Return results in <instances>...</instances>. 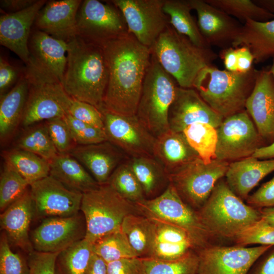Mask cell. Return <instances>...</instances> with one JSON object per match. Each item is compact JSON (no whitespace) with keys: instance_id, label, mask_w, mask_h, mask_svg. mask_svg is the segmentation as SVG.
Instances as JSON below:
<instances>
[{"instance_id":"cell-1","label":"cell","mask_w":274,"mask_h":274,"mask_svg":"<svg viewBox=\"0 0 274 274\" xmlns=\"http://www.w3.org/2000/svg\"><path fill=\"white\" fill-rule=\"evenodd\" d=\"M100 46L108 72L102 107L117 114L136 115L144 79L150 63L151 49L129 33Z\"/></svg>"},{"instance_id":"cell-2","label":"cell","mask_w":274,"mask_h":274,"mask_svg":"<svg viewBox=\"0 0 274 274\" xmlns=\"http://www.w3.org/2000/svg\"><path fill=\"white\" fill-rule=\"evenodd\" d=\"M67 43V62L61 83L73 99L98 109L103 105L108 72L102 47L76 36Z\"/></svg>"},{"instance_id":"cell-3","label":"cell","mask_w":274,"mask_h":274,"mask_svg":"<svg viewBox=\"0 0 274 274\" xmlns=\"http://www.w3.org/2000/svg\"><path fill=\"white\" fill-rule=\"evenodd\" d=\"M257 70L241 73L211 65L202 69L193 85L201 98L224 118L245 110L254 88Z\"/></svg>"},{"instance_id":"cell-4","label":"cell","mask_w":274,"mask_h":274,"mask_svg":"<svg viewBox=\"0 0 274 274\" xmlns=\"http://www.w3.org/2000/svg\"><path fill=\"white\" fill-rule=\"evenodd\" d=\"M162 68L184 88H193L194 81L203 68L212 65L218 56L211 48H201L170 25L151 48Z\"/></svg>"},{"instance_id":"cell-5","label":"cell","mask_w":274,"mask_h":274,"mask_svg":"<svg viewBox=\"0 0 274 274\" xmlns=\"http://www.w3.org/2000/svg\"><path fill=\"white\" fill-rule=\"evenodd\" d=\"M196 211L214 238L233 239L261 219L259 210L245 203L223 178L216 183L208 199Z\"/></svg>"},{"instance_id":"cell-6","label":"cell","mask_w":274,"mask_h":274,"mask_svg":"<svg viewBox=\"0 0 274 274\" xmlns=\"http://www.w3.org/2000/svg\"><path fill=\"white\" fill-rule=\"evenodd\" d=\"M24 71L28 81V92L21 126L26 128L43 121L64 116L72 98L60 81L30 59Z\"/></svg>"},{"instance_id":"cell-7","label":"cell","mask_w":274,"mask_h":274,"mask_svg":"<svg viewBox=\"0 0 274 274\" xmlns=\"http://www.w3.org/2000/svg\"><path fill=\"white\" fill-rule=\"evenodd\" d=\"M177 84L152 53L136 116L155 138L169 129L168 114L175 96Z\"/></svg>"},{"instance_id":"cell-8","label":"cell","mask_w":274,"mask_h":274,"mask_svg":"<svg viewBox=\"0 0 274 274\" xmlns=\"http://www.w3.org/2000/svg\"><path fill=\"white\" fill-rule=\"evenodd\" d=\"M80 211L86 222L85 238L92 244L120 229L126 216L138 213L134 204L122 197L108 183L83 193Z\"/></svg>"},{"instance_id":"cell-9","label":"cell","mask_w":274,"mask_h":274,"mask_svg":"<svg viewBox=\"0 0 274 274\" xmlns=\"http://www.w3.org/2000/svg\"><path fill=\"white\" fill-rule=\"evenodd\" d=\"M138 213L174 225L185 230L197 251L215 239L200 219L197 211L186 204L169 184L159 195L134 203Z\"/></svg>"},{"instance_id":"cell-10","label":"cell","mask_w":274,"mask_h":274,"mask_svg":"<svg viewBox=\"0 0 274 274\" xmlns=\"http://www.w3.org/2000/svg\"><path fill=\"white\" fill-rule=\"evenodd\" d=\"M229 163L216 158L206 163L197 157L170 174V184L186 204L197 211L225 177Z\"/></svg>"},{"instance_id":"cell-11","label":"cell","mask_w":274,"mask_h":274,"mask_svg":"<svg viewBox=\"0 0 274 274\" xmlns=\"http://www.w3.org/2000/svg\"><path fill=\"white\" fill-rule=\"evenodd\" d=\"M128 33L123 15L110 1H82L77 15V36L101 45Z\"/></svg>"},{"instance_id":"cell-12","label":"cell","mask_w":274,"mask_h":274,"mask_svg":"<svg viewBox=\"0 0 274 274\" xmlns=\"http://www.w3.org/2000/svg\"><path fill=\"white\" fill-rule=\"evenodd\" d=\"M216 158L228 162L253 155L263 140L246 110L224 118L217 128Z\"/></svg>"},{"instance_id":"cell-13","label":"cell","mask_w":274,"mask_h":274,"mask_svg":"<svg viewBox=\"0 0 274 274\" xmlns=\"http://www.w3.org/2000/svg\"><path fill=\"white\" fill-rule=\"evenodd\" d=\"M120 11L129 33L141 44L151 48L169 25V18L163 11L164 0H113Z\"/></svg>"},{"instance_id":"cell-14","label":"cell","mask_w":274,"mask_h":274,"mask_svg":"<svg viewBox=\"0 0 274 274\" xmlns=\"http://www.w3.org/2000/svg\"><path fill=\"white\" fill-rule=\"evenodd\" d=\"M104 130L107 141L128 158L153 156L155 138L143 126L136 115L116 113L101 107Z\"/></svg>"},{"instance_id":"cell-15","label":"cell","mask_w":274,"mask_h":274,"mask_svg":"<svg viewBox=\"0 0 274 274\" xmlns=\"http://www.w3.org/2000/svg\"><path fill=\"white\" fill-rule=\"evenodd\" d=\"M272 247L210 244L197 252L198 274H248L257 260Z\"/></svg>"},{"instance_id":"cell-16","label":"cell","mask_w":274,"mask_h":274,"mask_svg":"<svg viewBox=\"0 0 274 274\" xmlns=\"http://www.w3.org/2000/svg\"><path fill=\"white\" fill-rule=\"evenodd\" d=\"M29 189L37 217H70L81 211L83 193L67 188L50 175L31 184Z\"/></svg>"},{"instance_id":"cell-17","label":"cell","mask_w":274,"mask_h":274,"mask_svg":"<svg viewBox=\"0 0 274 274\" xmlns=\"http://www.w3.org/2000/svg\"><path fill=\"white\" fill-rule=\"evenodd\" d=\"M86 232L85 220L80 211L70 217L44 219L32 231L30 240L35 251L60 252L85 238Z\"/></svg>"},{"instance_id":"cell-18","label":"cell","mask_w":274,"mask_h":274,"mask_svg":"<svg viewBox=\"0 0 274 274\" xmlns=\"http://www.w3.org/2000/svg\"><path fill=\"white\" fill-rule=\"evenodd\" d=\"M223 119L195 89L177 87L175 96L168 114L170 130L183 132L188 126L199 122L209 123L217 128Z\"/></svg>"},{"instance_id":"cell-19","label":"cell","mask_w":274,"mask_h":274,"mask_svg":"<svg viewBox=\"0 0 274 274\" xmlns=\"http://www.w3.org/2000/svg\"><path fill=\"white\" fill-rule=\"evenodd\" d=\"M245 110L263 141L270 144L274 142V76L269 69L257 70Z\"/></svg>"},{"instance_id":"cell-20","label":"cell","mask_w":274,"mask_h":274,"mask_svg":"<svg viewBox=\"0 0 274 274\" xmlns=\"http://www.w3.org/2000/svg\"><path fill=\"white\" fill-rule=\"evenodd\" d=\"M197 16V25L208 45L222 49L232 44L242 25L232 17L215 8L206 0H189Z\"/></svg>"},{"instance_id":"cell-21","label":"cell","mask_w":274,"mask_h":274,"mask_svg":"<svg viewBox=\"0 0 274 274\" xmlns=\"http://www.w3.org/2000/svg\"><path fill=\"white\" fill-rule=\"evenodd\" d=\"M45 0H38L30 7L0 17V43L15 53L25 64L30 60L28 41L31 28Z\"/></svg>"},{"instance_id":"cell-22","label":"cell","mask_w":274,"mask_h":274,"mask_svg":"<svg viewBox=\"0 0 274 274\" xmlns=\"http://www.w3.org/2000/svg\"><path fill=\"white\" fill-rule=\"evenodd\" d=\"M82 1H50L39 12L36 28L68 42L77 36V15Z\"/></svg>"},{"instance_id":"cell-23","label":"cell","mask_w":274,"mask_h":274,"mask_svg":"<svg viewBox=\"0 0 274 274\" xmlns=\"http://www.w3.org/2000/svg\"><path fill=\"white\" fill-rule=\"evenodd\" d=\"M34 216V203L29 188L0 216L1 230L6 235L10 244L27 254L34 250L29 235L30 225Z\"/></svg>"},{"instance_id":"cell-24","label":"cell","mask_w":274,"mask_h":274,"mask_svg":"<svg viewBox=\"0 0 274 274\" xmlns=\"http://www.w3.org/2000/svg\"><path fill=\"white\" fill-rule=\"evenodd\" d=\"M70 154L85 167L99 185L107 183L114 170L127 157L108 141L77 145Z\"/></svg>"},{"instance_id":"cell-25","label":"cell","mask_w":274,"mask_h":274,"mask_svg":"<svg viewBox=\"0 0 274 274\" xmlns=\"http://www.w3.org/2000/svg\"><path fill=\"white\" fill-rule=\"evenodd\" d=\"M67 43L36 28L28 41L30 59L62 83L65 73Z\"/></svg>"},{"instance_id":"cell-26","label":"cell","mask_w":274,"mask_h":274,"mask_svg":"<svg viewBox=\"0 0 274 274\" xmlns=\"http://www.w3.org/2000/svg\"><path fill=\"white\" fill-rule=\"evenodd\" d=\"M274 171V158L259 159L252 156L229 163L225 180L230 190L246 200L251 191Z\"/></svg>"},{"instance_id":"cell-27","label":"cell","mask_w":274,"mask_h":274,"mask_svg":"<svg viewBox=\"0 0 274 274\" xmlns=\"http://www.w3.org/2000/svg\"><path fill=\"white\" fill-rule=\"evenodd\" d=\"M152 219L155 224V233L149 258L172 260L191 251H197L194 243L185 230L160 220Z\"/></svg>"},{"instance_id":"cell-28","label":"cell","mask_w":274,"mask_h":274,"mask_svg":"<svg viewBox=\"0 0 274 274\" xmlns=\"http://www.w3.org/2000/svg\"><path fill=\"white\" fill-rule=\"evenodd\" d=\"M153 156L169 175L199 157L188 144L183 132L170 129L156 138Z\"/></svg>"},{"instance_id":"cell-29","label":"cell","mask_w":274,"mask_h":274,"mask_svg":"<svg viewBox=\"0 0 274 274\" xmlns=\"http://www.w3.org/2000/svg\"><path fill=\"white\" fill-rule=\"evenodd\" d=\"M246 47L252 53L256 63L274 57V19L258 22L247 20L232 44V47Z\"/></svg>"},{"instance_id":"cell-30","label":"cell","mask_w":274,"mask_h":274,"mask_svg":"<svg viewBox=\"0 0 274 274\" xmlns=\"http://www.w3.org/2000/svg\"><path fill=\"white\" fill-rule=\"evenodd\" d=\"M28 92V81L24 70L16 84L1 97L0 139L4 143L21 125Z\"/></svg>"},{"instance_id":"cell-31","label":"cell","mask_w":274,"mask_h":274,"mask_svg":"<svg viewBox=\"0 0 274 274\" xmlns=\"http://www.w3.org/2000/svg\"><path fill=\"white\" fill-rule=\"evenodd\" d=\"M49 162V175L72 190L84 193L99 185L85 167L70 154H58Z\"/></svg>"},{"instance_id":"cell-32","label":"cell","mask_w":274,"mask_h":274,"mask_svg":"<svg viewBox=\"0 0 274 274\" xmlns=\"http://www.w3.org/2000/svg\"><path fill=\"white\" fill-rule=\"evenodd\" d=\"M127 161L141 185L146 199L159 195L170 184L168 173L153 156L128 158Z\"/></svg>"},{"instance_id":"cell-33","label":"cell","mask_w":274,"mask_h":274,"mask_svg":"<svg viewBox=\"0 0 274 274\" xmlns=\"http://www.w3.org/2000/svg\"><path fill=\"white\" fill-rule=\"evenodd\" d=\"M121 229L138 257H150L155 233L152 219L139 213L130 214L123 219Z\"/></svg>"},{"instance_id":"cell-34","label":"cell","mask_w":274,"mask_h":274,"mask_svg":"<svg viewBox=\"0 0 274 274\" xmlns=\"http://www.w3.org/2000/svg\"><path fill=\"white\" fill-rule=\"evenodd\" d=\"M163 11L169 18V24L179 33L187 37L201 48H211L202 37L197 23L191 15L189 0H164Z\"/></svg>"},{"instance_id":"cell-35","label":"cell","mask_w":274,"mask_h":274,"mask_svg":"<svg viewBox=\"0 0 274 274\" xmlns=\"http://www.w3.org/2000/svg\"><path fill=\"white\" fill-rule=\"evenodd\" d=\"M2 157L5 164L25 179L30 185L49 175V162L31 152L14 148L4 151Z\"/></svg>"},{"instance_id":"cell-36","label":"cell","mask_w":274,"mask_h":274,"mask_svg":"<svg viewBox=\"0 0 274 274\" xmlns=\"http://www.w3.org/2000/svg\"><path fill=\"white\" fill-rule=\"evenodd\" d=\"M93 253V244L85 238L75 243L58 253L56 274H86Z\"/></svg>"},{"instance_id":"cell-37","label":"cell","mask_w":274,"mask_h":274,"mask_svg":"<svg viewBox=\"0 0 274 274\" xmlns=\"http://www.w3.org/2000/svg\"><path fill=\"white\" fill-rule=\"evenodd\" d=\"M183 133L189 145L206 163L216 159L217 128L209 123H196L186 127Z\"/></svg>"},{"instance_id":"cell-38","label":"cell","mask_w":274,"mask_h":274,"mask_svg":"<svg viewBox=\"0 0 274 274\" xmlns=\"http://www.w3.org/2000/svg\"><path fill=\"white\" fill-rule=\"evenodd\" d=\"M26 128L17 140L15 148L31 152L48 161L58 154L44 123Z\"/></svg>"},{"instance_id":"cell-39","label":"cell","mask_w":274,"mask_h":274,"mask_svg":"<svg viewBox=\"0 0 274 274\" xmlns=\"http://www.w3.org/2000/svg\"><path fill=\"white\" fill-rule=\"evenodd\" d=\"M142 258L144 274H198L199 260L195 251L172 260Z\"/></svg>"},{"instance_id":"cell-40","label":"cell","mask_w":274,"mask_h":274,"mask_svg":"<svg viewBox=\"0 0 274 274\" xmlns=\"http://www.w3.org/2000/svg\"><path fill=\"white\" fill-rule=\"evenodd\" d=\"M92 244L93 253L107 263L123 258L138 257L121 228L104 235Z\"/></svg>"},{"instance_id":"cell-41","label":"cell","mask_w":274,"mask_h":274,"mask_svg":"<svg viewBox=\"0 0 274 274\" xmlns=\"http://www.w3.org/2000/svg\"><path fill=\"white\" fill-rule=\"evenodd\" d=\"M211 6L243 22L248 20L266 22L274 15L256 5L252 0H206Z\"/></svg>"},{"instance_id":"cell-42","label":"cell","mask_w":274,"mask_h":274,"mask_svg":"<svg viewBox=\"0 0 274 274\" xmlns=\"http://www.w3.org/2000/svg\"><path fill=\"white\" fill-rule=\"evenodd\" d=\"M107 183L122 197L133 203L146 198L127 159L117 167Z\"/></svg>"},{"instance_id":"cell-43","label":"cell","mask_w":274,"mask_h":274,"mask_svg":"<svg viewBox=\"0 0 274 274\" xmlns=\"http://www.w3.org/2000/svg\"><path fill=\"white\" fill-rule=\"evenodd\" d=\"M29 184L17 172L4 164L0 176V211L3 212L20 198Z\"/></svg>"},{"instance_id":"cell-44","label":"cell","mask_w":274,"mask_h":274,"mask_svg":"<svg viewBox=\"0 0 274 274\" xmlns=\"http://www.w3.org/2000/svg\"><path fill=\"white\" fill-rule=\"evenodd\" d=\"M235 245L246 247L250 245L274 246V223L261 218L240 232L233 239Z\"/></svg>"},{"instance_id":"cell-45","label":"cell","mask_w":274,"mask_h":274,"mask_svg":"<svg viewBox=\"0 0 274 274\" xmlns=\"http://www.w3.org/2000/svg\"><path fill=\"white\" fill-rule=\"evenodd\" d=\"M63 117L77 145H87L107 141L103 129L78 120L68 114Z\"/></svg>"},{"instance_id":"cell-46","label":"cell","mask_w":274,"mask_h":274,"mask_svg":"<svg viewBox=\"0 0 274 274\" xmlns=\"http://www.w3.org/2000/svg\"><path fill=\"white\" fill-rule=\"evenodd\" d=\"M58 154H70L77 146L64 117H57L44 122Z\"/></svg>"},{"instance_id":"cell-47","label":"cell","mask_w":274,"mask_h":274,"mask_svg":"<svg viewBox=\"0 0 274 274\" xmlns=\"http://www.w3.org/2000/svg\"><path fill=\"white\" fill-rule=\"evenodd\" d=\"M27 260L11 250L5 233L0 238V274H28Z\"/></svg>"},{"instance_id":"cell-48","label":"cell","mask_w":274,"mask_h":274,"mask_svg":"<svg viewBox=\"0 0 274 274\" xmlns=\"http://www.w3.org/2000/svg\"><path fill=\"white\" fill-rule=\"evenodd\" d=\"M67 114L78 120L104 129L101 113L90 104L72 99Z\"/></svg>"},{"instance_id":"cell-49","label":"cell","mask_w":274,"mask_h":274,"mask_svg":"<svg viewBox=\"0 0 274 274\" xmlns=\"http://www.w3.org/2000/svg\"><path fill=\"white\" fill-rule=\"evenodd\" d=\"M59 253L32 251L26 259L28 274H56L55 262Z\"/></svg>"},{"instance_id":"cell-50","label":"cell","mask_w":274,"mask_h":274,"mask_svg":"<svg viewBox=\"0 0 274 274\" xmlns=\"http://www.w3.org/2000/svg\"><path fill=\"white\" fill-rule=\"evenodd\" d=\"M247 203L257 209L274 207V177L248 196Z\"/></svg>"},{"instance_id":"cell-51","label":"cell","mask_w":274,"mask_h":274,"mask_svg":"<svg viewBox=\"0 0 274 274\" xmlns=\"http://www.w3.org/2000/svg\"><path fill=\"white\" fill-rule=\"evenodd\" d=\"M107 264L108 274H144L142 258H123Z\"/></svg>"},{"instance_id":"cell-52","label":"cell","mask_w":274,"mask_h":274,"mask_svg":"<svg viewBox=\"0 0 274 274\" xmlns=\"http://www.w3.org/2000/svg\"><path fill=\"white\" fill-rule=\"evenodd\" d=\"M18 71L6 60L1 57L0 59V95L1 97L10 90V88L16 84L19 77Z\"/></svg>"},{"instance_id":"cell-53","label":"cell","mask_w":274,"mask_h":274,"mask_svg":"<svg viewBox=\"0 0 274 274\" xmlns=\"http://www.w3.org/2000/svg\"><path fill=\"white\" fill-rule=\"evenodd\" d=\"M264 255H262L261 260L249 274H274V246L267 250Z\"/></svg>"},{"instance_id":"cell-54","label":"cell","mask_w":274,"mask_h":274,"mask_svg":"<svg viewBox=\"0 0 274 274\" xmlns=\"http://www.w3.org/2000/svg\"><path fill=\"white\" fill-rule=\"evenodd\" d=\"M236 49L237 72L246 73L254 66V58L251 51L246 47L235 48Z\"/></svg>"},{"instance_id":"cell-55","label":"cell","mask_w":274,"mask_h":274,"mask_svg":"<svg viewBox=\"0 0 274 274\" xmlns=\"http://www.w3.org/2000/svg\"><path fill=\"white\" fill-rule=\"evenodd\" d=\"M38 0H1V7L8 13H16L23 10L37 2Z\"/></svg>"},{"instance_id":"cell-56","label":"cell","mask_w":274,"mask_h":274,"mask_svg":"<svg viewBox=\"0 0 274 274\" xmlns=\"http://www.w3.org/2000/svg\"><path fill=\"white\" fill-rule=\"evenodd\" d=\"M225 70L230 72H237L236 49L229 47L222 49L220 53Z\"/></svg>"},{"instance_id":"cell-57","label":"cell","mask_w":274,"mask_h":274,"mask_svg":"<svg viewBox=\"0 0 274 274\" xmlns=\"http://www.w3.org/2000/svg\"><path fill=\"white\" fill-rule=\"evenodd\" d=\"M86 274H108L107 262L93 253Z\"/></svg>"},{"instance_id":"cell-58","label":"cell","mask_w":274,"mask_h":274,"mask_svg":"<svg viewBox=\"0 0 274 274\" xmlns=\"http://www.w3.org/2000/svg\"><path fill=\"white\" fill-rule=\"evenodd\" d=\"M252 156L259 159H269L274 158V142L267 145L258 148Z\"/></svg>"},{"instance_id":"cell-59","label":"cell","mask_w":274,"mask_h":274,"mask_svg":"<svg viewBox=\"0 0 274 274\" xmlns=\"http://www.w3.org/2000/svg\"><path fill=\"white\" fill-rule=\"evenodd\" d=\"M259 7L274 15V0H252Z\"/></svg>"},{"instance_id":"cell-60","label":"cell","mask_w":274,"mask_h":274,"mask_svg":"<svg viewBox=\"0 0 274 274\" xmlns=\"http://www.w3.org/2000/svg\"><path fill=\"white\" fill-rule=\"evenodd\" d=\"M261 218L274 223V207L259 209Z\"/></svg>"},{"instance_id":"cell-61","label":"cell","mask_w":274,"mask_h":274,"mask_svg":"<svg viewBox=\"0 0 274 274\" xmlns=\"http://www.w3.org/2000/svg\"><path fill=\"white\" fill-rule=\"evenodd\" d=\"M269 70L274 76V57L273 58V60H272V64L270 68H269Z\"/></svg>"}]
</instances>
